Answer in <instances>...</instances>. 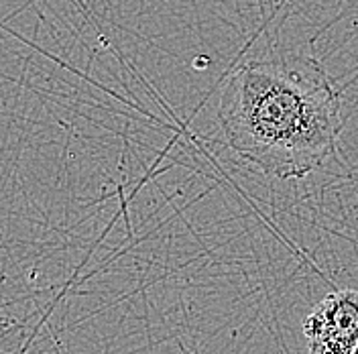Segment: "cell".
<instances>
[{
    "label": "cell",
    "mask_w": 358,
    "mask_h": 354,
    "mask_svg": "<svg viewBox=\"0 0 358 354\" xmlns=\"http://www.w3.org/2000/svg\"><path fill=\"white\" fill-rule=\"evenodd\" d=\"M352 354H358V344H357V348H355V353H352Z\"/></svg>",
    "instance_id": "cell-3"
},
{
    "label": "cell",
    "mask_w": 358,
    "mask_h": 354,
    "mask_svg": "<svg viewBox=\"0 0 358 354\" xmlns=\"http://www.w3.org/2000/svg\"><path fill=\"white\" fill-rule=\"evenodd\" d=\"M340 92L312 57L248 62L234 69L218 120L228 147L265 176L301 179L336 153Z\"/></svg>",
    "instance_id": "cell-1"
},
{
    "label": "cell",
    "mask_w": 358,
    "mask_h": 354,
    "mask_svg": "<svg viewBox=\"0 0 358 354\" xmlns=\"http://www.w3.org/2000/svg\"><path fill=\"white\" fill-rule=\"evenodd\" d=\"M310 354H352L358 344V291L328 293L303 322Z\"/></svg>",
    "instance_id": "cell-2"
}]
</instances>
